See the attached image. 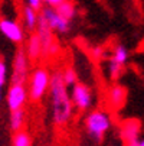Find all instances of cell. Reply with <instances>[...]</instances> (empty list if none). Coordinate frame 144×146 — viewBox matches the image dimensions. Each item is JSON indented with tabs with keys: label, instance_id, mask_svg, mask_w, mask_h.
Returning a JSON list of instances; mask_svg holds the SVG:
<instances>
[{
	"label": "cell",
	"instance_id": "15",
	"mask_svg": "<svg viewBox=\"0 0 144 146\" xmlns=\"http://www.w3.org/2000/svg\"><path fill=\"white\" fill-rule=\"evenodd\" d=\"M55 9H56V12L60 16L65 17L66 20H72L76 16V6L72 2H69V0H64V2H60L58 6H55Z\"/></svg>",
	"mask_w": 144,
	"mask_h": 146
},
{
	"label": "cell",
	"instance_id": "5",
	"mask_svg": "<svg viewBox=\"0 0 144 146\" xmlns=\"http://www.w3.org/2000/svg\"><path fill=\"white\" fill-rule=\"evenodd\" d=\"M39 16L45 20V23L52 29L53 33L64 35V33H68L71 29V20H66L65 17H62L52 6L42 7L39 10Z\"/></svg>",
	"mask_w": 144,
	"mask_h": 146
},
{
	"label": "cell",
	"instance_id": "7",
	"mask_svg": "<svg viewBox=\"0 0 144 146\" xmlns=\"http://www.w3.org/2000/svg\"><path fill=\"white\" fill-rule=\"evenodd\" d=\"M28 98H29L28 87L23 82H12L9 87V91H7V98H6L9 110L13 111L17 109H23Z\"/></svg>",
	"mask_w": 144,
	"mask_h": 146
},
{
	"label": "cell",
	"instance_id": "18",
	"mask_svg": "<svg viewBox=\"0 0 144 146\" xmlns=\"http://www.w3.org/2000/svg\"><path fill=\"white\" fill-rule=\"evenodd\" d=\"M122 67L124 65H121L118 64L117 61H114L112 58L108 61V74H110V78L111 80H118L121 72H122Z\"/></svg>",
	"mask_w": 144,
	"mask_h": 146
},
{
	"label": "cell",
	"instance_id": "20",
	"mask_svg": "<svg viewBox=\"0 0 144 146\" xmlns=\"http://www.w3.org/2000/svg\"><path fill=\"white\" fill-rule=\"evenodd\" d=\"M6 78H7V65H6V62L0 58V100H2V90L6 84Z\"/></svg>",
	"mask_w": 144,
	"mask_h": 146
},
{
	"label": "cell",
	"instance_id": "19",
	"mask_svg": "<svg viewBox=\"0 0 144 146\" xmlns=\"http://www.w3.org/2000/svg\"><path fill=\"white\" fill-rule=\"evenodd\" d=\"M62 80L66 84V87H72L74 84L78 82V75L72 68H66V70L62 71Z\"/></svg>",
	"mask_w": 144,
	"mask_h": 146
},
{
	"label": "cell",
	"instance_id": "3",
	"mask_svg": "<svg viewBox=\"0 0 144 146\" xmlns=\"http://www.w3.org/2000/svg\"><path fill=\"white\" fill-rule=\"evenodd\" d=\"M51 84V74L46 68H36L29 77L28 96L32 101H40L48 93Z\"/></svg>",
	"mask_w": 144,
	"mask_h": 146
},
{
	"label": "cell",
	"instance_id": "12",
	"mask_svg": "<svg viewBox=\"0 0 144 146\" xmlns=\"http://www.w3.org/2000/svg\"><path fill=\"white\" fill-rule=\"evenodd\" d=\"M126 98H127L126 87H122L120 84H115L114 87H111V90L108 93V101L112 107H115V109L122 107V104L126 103Z\"/></svg>",
	"mask_w": 144,
	"mask_h": 146
},
{
	"label": "cell",
	"instance_id": "21",
	"mask_svg": "<svg viewBox=\"0 0 144 146\" xmlns=\"http://www.w3.org/2000/svg\"><path fill=\"white\" fill-rule=\"evenodd\" d=\"M26 5L33 7V9H36V10H40L43 7V2H42V0H26Z\"/></svg>",
	"mask_w": 144,
	"mask_h": 146
},
{
	"label": "cell",
	"instance_id": "13",
	"mask_svg": "<svg viewBox=\"0 0 144 146\" xmlns=\"http://www.w3.org/2000/svg\"><path fill=\"white\" fill-rule=\"evenodd\" d=\"M22 20H23V25L28 31L33 32L37 26V20H39V10L30 7V6H25L22 10Z\"/></svg>",
	"mask_w": 144,
	"mask_h": 146
},
{
	"label": "cell",
	"instance_id": "22",
	"mask_svg": "<svg viewBox=\"0 0 144 146\" xmlns=\"http://www.w3.org/2000/svg\"><path fill=\"white\" fill-rule=\"evenodd\" d=\"M91 52H92L94 58L99 59V58L102 56V54H104V49H102L101 46H95V48H92V49H91Z\"/></svg>",
	"mask_w": 144,
	"mask_h": 146
},
{
	"label": "cell",
	"instance_id": "2",
	"mask_svg": "<svg viewBox=\"0 0 144 146\" xmlns=\"http://www.w3.org/2000/svg\"><path fill=\"white\" fill-rule=\"evenodd\" d=\"M110 127H111V117L107 111L95 110L91 111L85 119V129L95 142H102Z\"/></svg>",
	"mask_w": 144,
	"mask_h": 146
},
{
	"label": "cell",
	"instance_id": "16",
	"mask_svg": "<svg viewBox=\"0 0 144 146\" xmlns=\"http://www.w3.org/2000/svg\"><path fill=\"white\" fill-rule=\"evenodd\" d=\"M12 146H32V136L29 135V132L23 129L19 132H14Z\"/></svg>",
	"mask_w": 144,
	"mask_h": 146
},
{
	"label": "cell",
	"instance_id": "10",
	"mask_svg": "<svg viewBox=\"0 0 144 146\" xmlns=\"http://www.w3.org/2000/svg\"><path fill=\"white\" fill-rule=\"evenodd\" d=\"M0 32L14 44H20L25 39L23 28L13 19H6V17L0 19Z\"/></svg>",
	"mask_w": 144,
	"mask_h": 146
},
{
	"label": "cell",
	"instance_id": "17",
	"mask_svg": "<svg viewBox=\"0 0 144 146\" xmlns=\"http://www.w3.org/2000/svg\"><path fill=\"white\" fill-rule=\"evenodd\" d=\"M111 58H112L114 61H117L118 64L126 65L127 61H128V51H127V48H126L124 45H117Z\"/></svg>",
	"mask_w": 144,
	"mask_h": 146
},
{
	"label": "cell",
	"instance_id": "23",
	"mask_svg": "<svg viewBox=\"0 0 144 146\" xmlns=\"http://www.w3.org/2000/svg\"><path fill=\"white\" fill-rule=\"evenodd\" d=\"M42 2H43L45 5H48V6H52V7H55V6H58L60 2H64V0H42Z\"/></svg>",
	"mask_w": 144,
	"mask_h": 146
},
{
	"label": "cell",
	"instance_id": "11",
	"mask_svg": "<svg viewBox=\"0 0 144 146\" xmlns=\"http://www.w3.org/2000/svg\"><path fill=\"white\" fill-rule=\"evenodd\" d=\"M25 52H26L29 61H37L42 58V44H40V39L36 33H32L29 36Z\"/></svg>",
	"mask_w": 144,
	"mask_h": 146
},
{
	"label": "cell",
	"instance_id": "9",
	"mask_svg": "<svg viewBox=\"0 0 144 146\" xmlns=\"http://www.w3.org/2000/svg\"><path fill=\"white\" fill-rule=\"evenodd\" d=\"M140 121L137 119H127L121 124V137L126 146H138V135H140Z\"/></svg>",
	"mask_w": 144,
	"mask_h": 146
},
{
	"label": "cell",
	"instance_id": "14",
	"mask_svg": "<svg viewBox=\"0 0 144 146\" xmlns=\"http://www.w3.org/2000/svg\"><path fill=\"white\" fill-rule=\"evenodd\" d=\"M25 120H26V114L23 109H17L10 111V119H9V124L12 132H19L22 130L25 126Z\"/></svg>",
	"mask_w": 144,
	"mask_h": 146
},
{
	"label": "cell",
	"instance_id": "1",
	"mask_svg": "<svg viewBox=\"0 0 144 146\" xmlns=\"http://www.w3.org/2000/svg\"><path fill=\"white\" fill-rule=\"evenodd\" d=\"M49 97H51V113L52 121L56 126H65L74 116V104L68 93V87L62 80V72H55L51 75L49 84Z\"/></svg>",
	"mask_w": 144,
	"mask_h": 146
},
{
	"label": "cell",
	"instance_id": "4",
	"mask_svg": "<svg viewBox=\"0 0 144 146\" xmlns=\"http://www.w3.org/2000/svg\"><path fill=\"white\" fill-rule=\"evenodd\" d=\"M35 31H36V35L40 39V44H42V56H48V58L56 56L58 52H59V45L55 40L52 29L45 23V20L40 16H39L37 26H36Z\"/></svg>",
	"mask_w": 144,
	"mask_h": 146
},
{
	"label": "cell",
	"instance_id": "6",
	"mask_svg": "<svg viewBox=\"0 0 144 146\" xmlns=\"http://www.w3.org/2000/svg\"><path fill=\"white\" fill-rule=\"evenodd\" d=\"M71 91V101L74 104V109L79 110V111H87L91 109L92 103H94V94L92 90L82 84V82H76L72 87Z\"/></svg>",
	"mask_w": 144,
	"mask_h": 146
},
{
	"label": "cell",
	"instance_id": "24",
	"mask_svg": "<svg viewBox=\"0 0 144 146\" xmlns=\"http://www.w3.org/2000/svg\"><path fill=\"white\" fill-rule=\"evenodd\" d=\"M138 146H144V137L143 139H138Z\"/></svg>",
	"mask_w": 144,
	"mask_h": 146
},
{
	"label": "cell",
	"instance_id": "8",
	"mask_svg": "<svg viewBox=\"0 0 144 146\" xmlns=\"http://www.w3.org/2000/svg\"><path fill=\"white\" fill-rule=\"evenodd\" d=\"M29 75V58L23 49H19L13 59L12 82H26Z\"/></svg>",
	"mask_w": 144,
	"mask_h": 146
}]
</instances>
